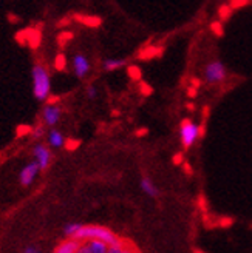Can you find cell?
<instances>
[{"label": "cell", "instance_id": "6da1fadb", "mask_svg": "<svg viewBox=\"0 0 252 253\" xmlns=\"http://www.w3.org/2000/svg\"><path fill=\"white\" fill-rule=\"evenodd\" d=\"M33 94L36 97V100L39 102H44L50 97V93H51V79H50V73L48 70L41 65V63H36L33 67Z\"/></svg>", "mask_w": 252, "mask_h": 253}, {"label": "cell", "instance_id": "7a4b0ae2", "mask_svg": "<svg viewBox=\"0 0 252 253\" xmlns=\"http://www.w3.org/2000/svg\"><path fill=\"white\" fill-rule=\"evenodd\" d=\"M73 238L79 239V241H87V239H101V241L107 243L108 246H113V244L121 241V239L118 238V235H115L111 230H108L107 227H102V225H82L79 229V232Z\"/></svg>", "mask_w": 252, "mask_h": 253}, {"label": "cell", "instance_id": "3957f363", "mask_svg": "<svg viewBox=\"0 0 252 253\" xmlns=\"http://www.w3.org/2000/svg\"><path fill=\"white\" fill-rule=\"evenodd\" d=\"M201 134H204V126L194 124L191 119H183L180 122V137L184 150L191 148Z\"/></svg>", "mask_w": 252, "mask_h": 253}, {"label": "cell", "instance_id": "277c9868", "mask_svg": "<svg viewBox=\"0 0 252 253\" xmlns=\"http://www.w3.org/2000/svg\"><path fill=\"white\" fill-rule=\"evenodd\" d=\"M226 76H228V70H226L224 63L220 60L209 62L204 68V81L209 85H215V84L223 82L226 79Z\"/></svg>", "mask_w": 252, "mask_h": 253}, {"label": "cell", "instance_id": "5b68a950", "mask_svg": "<svg viewBox=\"0 0 252 253\" xmlns=\"http://www.w3.org/2000/svg\"><path fill=\"white\" fill-rule=\"evenodd\" d=\"M41 171V167H39V164H37V161H33L30 164H27L19 173V182L22 187H30L34 179L37 178V174H39Z\"/></svg>", "mask_w": 252, "mask_h": 253}, {"label": "cell", "instance_id": "8992f818", "mask_svg": "<svg viewBox=\"0 0 252 253\" xmlns=\"http://www.w3.org/2000/svg\"><path fill=\"white\" fill-rule=\"evenodd\" d=\"M33 156H34V161H37L41 167V171L47 170L50 167V164H51V150H48L47 145L44 144H36L34 148H33Z\"/></svg>", "mask_w": 252, "mask_h": 253}, {"label": "cell", "instance_id": "52a82bcc", "mask_svg": "<svg viewBox=\"0 0 252 253\" xmlns=\"http://www.w3.org/2000/svg\"><path fill=\"white\" fill-rule=\"evenodd\" d=\"M73 70L74 74H76L78 79H84L85 76L90 73V60L87 59V56L84 54H74L73 57Z\"/></svg>", "mask_w": 252, "mask_h": 253}, {"label": "cell", "instance_id": "ba28073f", "mask_svg": "<svg viewBox=\"0 0 252 253\" xmlns=\"http://www.w3.org/2000/svg\"><path fill=\"white\" fill-rule=\"evenodd\" d=\"M42 118H44L45 125L54 126L62 118V108L54 104H48V105H45V108L42 111Z\"/></svg>", "mask_w": 252, "mask_h": 253}, {"label": "cell", "instance_id": "9c48e42d", "mask_svg": "<svg viewBox=\"0 0 252 253\" xmlns=\"http://www.w3.org/2000/svg\"><path fill=\"white\" fill-rule=\"evenodd\" d=\"M79 253H108V244L101 239H87V243L81 246Z\"/></svg>", "mask_w": 252, "mask_h": 253}, {"label": "cell", "instance_id": "30bf717a", "mask_svg": "<svg viewBox=\"0 0 252 253\" xmlns=\"http://www.w3.org/2000/svg\"><path fill=\"white\" fill-rule=\"evenodd\" d=\"M81 243L82 241H79V239H76V238H70V239H67V241L60 243L54 249V252L56 253H76V252H79V249L82 246Z\"/></svg>", "mask_w": 252, "mask_h": 253}, {"label": "cell", "instance_id": "8fae6325", "mask_svg": "<svg viewBox=\"0 0 252 253\" xmlns=\"http://www.w3.org/2000/svg\"><path fill=\"white\" fill-rule=\"evenodd\" d=\"M140 187L143 192L150 196V198H158L159 196V188L153 184V181L149 178V176H143L141 181H140Z\"/></svg>", "mask_w": 252, "mask_h": 253}, {"label": "cell", "instance_id": "7c38bea8", "mask_svg": "<svg viewBox=\"0 0 252 253\" xmlns=\"http://www.w3.org/2000/svg\"><path fill=\"white\" fill-rule=\"evenodd\" d=\"M47 141H48V145L53 147V148L65 147V137H64V134H62L60 131H57V130H54V128H51V130L48 131Z\"/></svg>", "mask_w": 252, "mask_h": 253}, {"label": "cell", "instance_id": "4fadbf2b", "mask_svg": "<svg viewBox=\"0 0 252 253\" xmlns=\"http://www.w3.org/2000/svg\"><path fill=\"white\" fill-rule=\"evenodd\" d=\"M127 59H105L104 60V70L105 71H115L127 65Z\"/></svg>", "mask_w": 252, "mask_h": 253}, {"label": "cell", "instance_id": "5bb4252c", "mask_svg": "<svg viewBox=\"0 0 252 253\" xmlns=\"http://www.w3.org/2000/svg\"><path fill=\"white\" fill-rule=\"evenodd\" d=\"M162 54V48H156V46H150V48H146L143 51L138 54V57L143 59V60H150L153 57H159Z\"/></svg>", "mask_w": 252, "mask_h": 253}, {"label": "cell", "instance_id": "9a60e30c", "mask_svg": "<svg viewBox=\"0 0 252 253\" xmlns=\"http://www.w3.org/2000/svg\"><path fill=\"white\" fill-rule=\"evenodd\" d=\"M82 225L84 224H81V222H68V224L64 225V230H62V233H64V236H67V238H73L79 232V229Z\"/></svg>", "mask_w": 252, "mask_h": 253}, {"label": "cell", "instance_id": "2e32d148", "mask_svg": "<svg viewBox=\"0 0 252 253\" xmlns=\"http://www.w3.org/2000/svg\"><path fill=\"white\" fill-rule=\"evenodd\" d=\"M127 74H129V78L132 81H136V82H140L143 79V70H141V67H138V65H129L127 67Z\"/></svg>", "mask_w": 252, "mask_h": 253}, {"label": "cell", "instance_id": "e0dca14e", "mask_svg": "<svg viewBox=\"0 0 252 253\" xmlns=\"http://www.w3.org/2000/svg\"><path fill=\"white\" fill-rule=\"evenodd\" d=\"M79 22L85 23L87 27H90V28H98L101 23H102V20H101L99 17H93V16H87V17H82V16H78L76 17Z\"/></svg>", "mask_w": 252, "mask_h": 253}, {"label": "cell", "instance_id": "ac0fdd59", "mask_svg": "<svg viewBox=\"0 0 252 253\" xmlns=\"http://www.w3.org/2000/svg\"><path fill=\"white\" fill-rule=\"evenodd\" d=\"M218 14H220V19L223 22H226L231 17V14H232V6L231 5H221L218 8Z\"/></svg>", "mask_w": 252, "mask_h": 253}, {"label": "cell", "instance_id": "d6986e66", "mask_svg": "<svg viewBox=\"0 0 252 253\" xmlns=\"http://www.w3.org/2000/svg\"><path fill=\"white\" fill-rule=\"evenodd\" d=\"M65 67H67V59H65V56L64 54H57L56 59H54V68L57 71H64Z\"/></svg>", "mask_w": 252, "mask_h": 253}, {"label": "cell", "instance_id": "ffe728a7", "mask_svg": "<svg viewBox=\"0 0 252 253\" xmlns=\"http://www.w3.org/2000/svg\"><path fill=\"white\" fill-rule=\"evenodd\" d=\"M125 252H129V249L122 241L113 244V246H108V253H125Z\"/></svg>", "mask_w": 252, "mask_h": 253}, {"label": "cell", "instance_id": "44dd1931", "mask_svg": "<svg viewBox=\"0 0 252 253\" xmlns=\"http://www.w3.org/2000/svg\"><path fill=\"white\" fill-rule=\"evenodd\" d=\"M210 30H212V33L215 34L217 37H223L224 36V28H223L221 22H212L210 23Z\"/></svg>", "mask_w": 252, "mask_h": 253}, {"label": "cell", "instance_id": "7402d4cb", "mask_svg": "<svg viewBox=\"0 0 252 253\" xmlns=\"http://www.w3.org/2000/svg\"><path fill=\"white\" fill-rule=\"evenodd\" d=\"M140 93L143 94V96H150V94H153V88L152 86H150L147 82H144L143 79L140 81Z\"/></svg>", "mask_w": 252, "mask_h": 253}, {"label": "cell", "instance_id": "603a6c76", "mask_svg": "<svg viewBox=\"0 0 252 253\" xmlns=\"http://www.w3.org/2000/svg\"><path fill=\"white\" fill-rule=\"evenodd\" d=\"M31 136H33L34 139H41V137H44V136H45V128H44L42 125H37L36 128H33Z\"/></svg>", "mask_w": 252, "mask_h": 253}, {"label": "cell", "instance_id": "cb8c5ba5", "mask_svg": "<svg viewBox=\"0 0 252 253\" xmlns=\"http://www.w3.org/2000/svg\"><path fill=\"white\" fill-rule=\"evenodd\" d=\"M85 93H87V97L90 99V100H93V99L98 97V90H96V86H93V85H88Z\"/></svg>", "mask_w": 252, "mask_h": 253}, {"label": "cell", "instance_id": "d4e9b609", "mask_svg": "<svg viewBox=\"0 0 252 253\" xmlns=\"http://www.w3.org/2000/svg\"><path fill=\"white\" fill-rule=\"evenodd\" d=\"M79 145H81V141H76V139H68V141L65 142V147H67V150H70V151L76 150Z\"/></svg>", "mask_w": 252, "mask_h": 253}, {"label": "cell", "instance_id": "484cf974", "mask_svg": "<svg viewBox=\"0 0 252 253\" xmlns=\"http://www.w3.org/2000/svg\"><path fill=\"white\" fill-rule=\"evenodd\" d=\"M33 131V128L31 126H27V125H19V128H17V137H22V134H28V133H31Z\"/></svg>", "mask_w": 252, "mask_h": 253}, {"label": "cell", "instance_id": "4316f807", "mask_svg": "<svg viewBox=\"0 0 252 253\" xmlns=\"http://www.w3.org/2000/svg\"><path fill=\"white\" fill-rule=\"evenodd\" d=\"M248 3V0H232V2L229 3L231 6H232V9H235V8H240V6H245Z\"/></svg>", "mask_w": 252, "mask_h": 253}, {"label": "cell", "instance_id": "83f0119b", "mask_svg": "<svg viewBox=\"0 0 252 253\" xmlns=\"http://www.w3.org/2000/svg\"><path fill=\"white\" fill-rule=\"evenodd\" d=\"M183 162H184V156H183V153H176V155L173 156V164H175V166H181Z\"/></svg>", "mask_w": 252, "mask_h": 253}, {"label": "cell", "instance_id": "f1b7e54d", "mask_svg": "<svg viewBox=\"0 0 252 253\" xmlns=\"http://www.w3.org/2000/svg\"><path fill=\"white\" fill-rule=\"evenodd\" d=\"M197 93H198V88H197V86L192 85V86H189V88H187V96L191 97V99L197 97Z\"/></svg>", "mask_w": 252, "mask_h": 253}, {"label": "cell", "instance_id": "f546056e", "mask_svg": "<svg viewBox=\"0 0 252 253\" xmlns=\"http://www.w3.org/2000/svg\"><path fill=\"white\" fill-rule=\"evenodd\" d=\"M23 252H25V253H39L41 249L37 247V246H27V247L23 249Z\"/></svg>", "mask_w": 252, "mask_h": 253}, {"label": "cell", "instance_id": "4dcf8cb0", "mask_svg": "<svg viewBox=\"0 0 252 253\" xmlns=\"http://www.w3.org/2000/svg\"><path fill=\"white\" fill-rule=\"evenodd\" d=\"M138 137H143V136H146V134H149V128H140V130H136V133H135Z\"/></svg>", "mask_w": 252, "mask_h": 253}, {"label": "cell", "instance_id": "1f68e13d", "mask_svg": "<svg viewBox=\"0 0 252 253\" xmlns=\"http://www.w3.org/2000/svg\"><path fill=\"white\" fill-rule=\"evenodd\" d=\"M184 171H186V174H189V176H191L192 174V167H191V164H189V162H184Z\"/></svg>", "mask_w": 252, "mask_h": 253}, {"label": "cell", "instance_id": "d6a6232c", "mask_svg": "<svg viewBox=\"0 0 252 253\" xmlns=\"http://www.w3.org/2000/svg\"><path fill=\"white\" fill-rule=\"evenodd\" d=\"M220 222H221V224H220V225H221V227H231V225H232V222H234V221H232V219H229V218H228V219H221V221H220Z\"/></svg>", "mask_w": 252, "mask_h": 253}, {"label": "cell", "instance_id": "836d02e7", "mask_svg": "<svg viewBox=\"0 0 252 253\" xmlns=\"http://www.w3.org/2000/svg\"><path fill=\"white\" fill-rule=\"evenodd\" d=\"M191 82H192V85H194V86H197V88L201 85V81H200V79H197V78H192V79H191Z\"/></svg>", "mask_w": 252, "mask_h": 253}, {"label": "cell", "instance_id": "e575fe53", "mask_svg": "<svg viewBox=\"0 0 252 253\" xmlns=\"http://www.w3.org/2000/svg\"><path fill=\"white\" fill-rule=\"evenodd\" d=\"M186 108H187L189 111H194V110H195V105H194L192 102H187V104H186Z\"/></svg>", "mask_w": 252, "mask_h": 253}, {"label": "cell", "instance_id": "d590c367", "mask_svg": "<svg viewBox=\"0 0 252 253\" xmlns=\"http://www.w3.org/2000/svg\"><path fill=\"white\" fill-rule=\"evenodd\" d=\"M111 115H113V116H119V111H118V110H115V111L111 113Z\"/></svg>", "mask_w": 252, "mask_h": 253}]
</instances>
